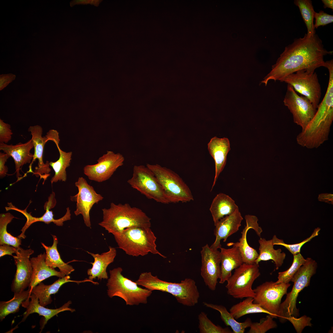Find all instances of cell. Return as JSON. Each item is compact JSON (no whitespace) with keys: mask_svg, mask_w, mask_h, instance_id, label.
<instances>
[{"mask_svg":"<svg viewBox=\"0 0 333 333\" xmlns=\"http://www.w3.org/2000/svg\"><path fill=\"white\" fill-rule=\"evenodd\" d=\"M332 53L333 51H328L324 47L318 35L308 37L306 34L303 38L295 39L285 47L261 83L266 86L269 80L280 81L288 75L300 70L325 67L324 56Z\"/></svg>","mask_w":333,"mask_h":333,"instance_id":"cell-1","label":"cell"},{"mask_svg":"<svg viewBox=\"0 0 333 333\" xmlns=\"http://www.w3.org/2000/svg\"><path fill=\"white\" fill-rule=\"evenodd\" d=\"M102 220L98 224L113 235L135 227H150L151 219L141 209L128 203H110V207L102 209Z\"/></svg>","mask_w":333,"mask_h":333,"instance_id":"cell-2","label":"cell"},{"mask_svg":"<svg viewBox=\"0 0 333 333\" xmlns=\"http://www.w3.org/2000/svg\"><path fill=\"white\" fill-rule=\"evenodd\" d=\"M135 282L151 291L158 290L169 293L178 302L184 306H192L197 304L199 293L195 281L186 278L179 283L171 282L159 279L151 272L142 273Z\"/></svg>","mask_w":333,"mask_h":333,"instance_id":"cell-3","label":"cell"},{"mask_svg":"<svg viewBox=\"0 0 333 333\" xmlns=\"http://www.w3.org/2000/svg\"><path fill=\"white\" fill-rule=\"evenodd\" d=\"M113 235L119 248L129 255L143 256L150 253L166 257L157 249V238L150 227L127 228Z\"/></svg>","mask_w":333,"mask_h":333,"instance_id":"cell-4","label":"cell"},{"mask_svg":"<svg viewBox=\"0 0 333 333\" xmlns=\"http://www.w3.org/2000/svg\"><path fill=\"white\" fill-rule=\"evenodd\" d=\"M122 270L120 267L109 270L110 276L106 284L108 296L120 297L125 301L126 305L146 304L152 291L139 287L135 282L124 276L121 273Z\"/></svg>","mask_w":333,"mask_h":333,"instance_id":"cell-5","label":"cell"},{"mask_svg":"<svg viewBox=\"0 0 333 333\" xmlns=\"http://www.w3.org/2000/svg\"><path fill=\"white\" fill-rule=\"evenodd\" d=\"M317 267L315 261L308 257L294 275L291 281L294 283L292 289L287 294L285 300L280 305L278 318L280 322L284 323L292 316H299L296 306L298 295L304 288L310 285L311 278L315 273Z\"/></svg>","mask_w":333,"mask_h":333,"instance_id":"cell-6","label":"cell"},{"mask_svg":"<svg viewBox=\"0 0 333 333\" xmlns=\"http://www.w3.org/2000/svg\"><path fill=\"white\" fill-rule=\"evenodd\" d=\"M146 166L156 177L169 203H186L194 200L189 187L175 172L158 164L147 163Z\"/></svg>","mask_w":333,"mask_h":333,"instance_id":"cell-7","label":"cell"},{"mask_svg":"<svg viewBox=\"0 0 333 333\" xmlns=\"http://www.w3.org/2000/svg\"><path fill=\"white\" fill-rule=\"evenodd\" d=\"M28 131L31 132L32 135L31 139L34 145V152L32 160L29 166V170L27 173H33L37 177H40V179H43L44 182L50 176L51 171L49 161H47L44 163L43 161L44 146L49 140L53 141L56 145L59 144L60 141L59 133L56 130H50L45 136L43 137V129L38 125L30 126Z\"/></svg>","mask_w":333,"mask_h":333,"instance_id":"cell-8","label":"cell"},{"mask_svg":"<svg viewBox=\"0 0 333 333\" xmlns=\"http://www.w3.org/2000/svg\"><path fill=\"white\" fill-rule=\"evenodd\" d=\"M259 267L255 263H243L235 269L233 274L227 281L225 287L227 294L236 298H254L255 293L252 286L261 274Z\"/></svg>","mask_w":333,"mask_h":333,"instance_id":"cell-9","label":"cell"},{"mask_svg":"<svg viewBox=\"0 0 333 333\" xmlns=\"http://www.w3.org/2000/svg\"><path fill=\"white\" fill-rule=\"evenodd\" d=\"M127 183L148 199L164 204L169 203L156 177L146 166L135 165L132 176Z\"/></svg>","mask_w":333,"mask_h":333,"instance_id":"cell-10","label":"cell"},{"mask_svg":"<svg viewBox=\"0 0 333 333\" xmlns=\"http://www.w3.org/2000/svg\"><path fill=\"white\" fill-rule=\"evenodd\" d=\"M315 69L298 71L286 76L280 81L290 85L294 90L308 99L317 109L321 95V89Z\"/></svg>","mask_w":333,"mask_h":333,"instance_id":"cell-11","label":"cell"},{"mask_svg":"<svg viewBox=\"0 0 333 333\" xmlns=\"http://www.w3.org/2000/svg\"><path fill=\"white\" fill-rule=\"evenodd\" d=\"M289 283L276 284L272 281L265 282L253 289V302L269 312L274 318L278 317L282 298L287 294Z\"/></svg>","mask_w":333,"mask_h":333,"instance_id":"cell-12","label":"cell"},{"mask_svg":"<svg viewBox=\"0 0 333 333\" xmlns=\"http://www.w3.org/2000/svg\"><path fill=\"white\" fill-rule=\"evenodd\" d=\"M283 102L292 114L294 122L302 130L306 127L316 112L317 109L308 99L299 95L288 84Z\"/></svg>","mask_w":333,"mask_h":333,"instance_id":"cell-13","label":"cell"},{"mask_svg":"<svg viewBox=\"0 0 333 333\" xmlns=\"http://www.w3.org/2000/svg\"><path fill=\"white\" fill-rule=\"evenodd\" d=\"M124 160V157L120 153L107 151L97 160V163L85 166L84 173L89 179L101 183L109 179L123 165Z\"/></svg>","mask_w":333,"mask_h":333,"instance_id":"cell-14","label":"cell"},{"mask_svg":"<svg viewBox=\"0 0 333 333\" xmlns=\"http://www.w3.org/2000/svg\"><path fill=\"white\" fill-rule=\"evenodd\" d=\"M78 190V193L70 196L72 201L76 202V208L74 213L77 216L81 214L86 226L91 228L89 213L93 205L102 200L104 198L97 193L93 187L89 185L83 177H79L75 183Z\"/></svg>","mask_w":333,"mask_h":333,"instance_id":"cell-15","label":"cell"},{"mask_svg":"<svg viewBox=\"0 0 333 333\" xmlns=\"http://www.w3.org/2000/svg\"><path fill=\"white\" fill-rule=\"evenodd\" d=\"M200 252L201 276L206 285L214 291L221 274L220 252L207 244L202 247Z\"/></svg>","mask_w":333,"mask_h":333,"instance_id":"cell-16","label":"cell"},{"mask_svg":"<svg viewBox=\"0 0 333 333\" xmlns=\"http://www.w3.org/2000/svg\"><path fill=\"white\" fill-rule=\"evenodd\" d=\"M34 252L31 249H24L19 246L17 248L16 255L13 256L16 266V273L11 285V290L14 293L24 290L30 285L32 268L30 257Z\"/></svg>","mask_w":333,"mask_h":333,"instance_id":"cell-17","label":"cell"},{"mask_svg":"<svg viewBox=\"0 0 333 333\" xmlns=\"http://www.w3.org/2000/svg\"><path fill=\"white\" fill-rule=\"evenodd\" d=\"M245 218L246 225L241 232V236L239 239V242L229 243L227 244V245L230 246L234 245L237 246L241 253L243 263L252 264L255 263V261L258 257L259 254L256 249L248 245L246 239L247 232L250 229H253L257 235L260 237L262 230L259 226L257 223L258 219L256 216L247 215L245 216Z\"/></svg>","mask_w":333,"mask_h":333,"instance_id":"cell-18","label":"cell"},{"mask_svg":"<svg viewBox=\"0 0 333 333\" xmlns=\"http://www.w3.org/2000/svg\"><path fill=\"white\" fill-rule=\"evenodd\" d=\"M243 219L239 209L232 214L220 219L215 224L214 234L216 239L210 247L218 249L221 247L220 241L226 242L228 237L238 231Z\"/></svg>","mask_w":333,"mask_h":333,"instance_id":"cell-19","label":"cell"},{"mask_svg":"<svg viewBox=\"0 0 333 333\" xmlns=\"http://www.w3.org/2000/svg\"><path fill=\"white\" fill-rule=\"evenodd\" d=\"M34 147L31 139L25 143L19 142L15 145L0 143V150L14 159L18 181L22 178L19 173L22 166L27 163H30L32 160L33 154L30 152V151Z\"/></svg>","mask_w":333,"mask_h":333,"instance_id":"cell-20","label":"cell"},{"mask_svg":"<svg viewBox=\"0 0 333 333\" xmlns=\"http://www.w3.org/2000/svg\"><path fill=\"white\" fill-rule=\"evenodd\" d=\"M71 304V301L69 300L58 308H47L40 305L37 297L35 294H31L30 298L24 301L22 304V306L26 308V310L23 314V318L20 322H24L31 314L35 313H38L44 318V321L41 327V330H42L47 321L58 313L65 311H69L71 312L75 311V309L69 307Z\"/></svg>","mask_w":333,"mask_h":333,"instance_id":"cell-21","label":"cell"},{"mask_svg":"<svg viewBox=\"0 0 333 333\" xmlns=\"http://www.w3.org/2000/svg\"><path fill=\"white\" fill-rule=\"evenodd\" d=\"M208 148L215 163V173L212 191L225 166L227 155L231 149L230 142L227 138H219L215 136L208 143Z\"/></svg>","mask_w":333,"mask_h":333,"instance_id":"cell-22","label":"cell"},{"mask_svg":"<svg viewBox=\"0 0 333 333\" xmlns=\"http://www.w3.org/2000/svg\"><path fill=\"white\" fill-rule=\"evenodd\" d=\"M7 204L8 206L5 208L6 211L13 210L18 211L22 213L27 219L25 224L21 230V233L18 236L21 239H24L26 237L24 234L25 231L30 225L35 222H43L47 224L53 222L57 226H63L64 222L71 219L70 210L69 207L67 208L66 212L63 216L58 219H55L54 218L52 211L50 210L49 208L46 209L45 212L42 216L36 217L33 216L31 213H29L27 212V207L25 209L22 210L15 206L11 202L8 203Z\"/></svg>","mask_w":333,"mask_h":333,"instance_id":"cell-23","label":"cell"},{"mask_svg":"<svg viewBox=\"0 0 333 333\" xmlns=\"http://www.w3.org/2000/svg\"><path fill=\"white\" fill-rule=\"evenodd\" d=\"M232 247L226 249L220 247L221 274L219 283L223 284L232 275V272L243 263L242 257L238 248L232 245Z\"/></svg>","mask_w":333,"mask_h":333,"instance_id":"cell-24","label":"cell"},{"mask_svg":"<svg viewBox=\"0 0 333 333\" xmlns=\"http://www.w3.org/2000/svg\"><path fill=\"white\" fill-rule=\"evenodd\" d=\"M88 253L94 259V262L91 263L92 267L87 270V274L89 276L88 279L92 281L97 278L100 280L102 279H108L106 269L108 265L114 261L117 255L116 248L109 246L108 251L100 254Z\"/></svg>","mask_w":333,"mask_h":333,"instance_id":"cell-25","label":"cell"},{"mask_svg":"<svg viewBox=\"0 0 333 333\" xmlns=\"http://www.w3.org/2000/svg\"><path fill=\"white\" fill-rule=\"evenodd\" d=\"M70 277L69 275L65 276L64 277L60 278L52 284L45 285L41 282L37 285L31 288V294H35L38 298L40 305L43 306L51 304L52 300L51 295L57 293L60 288L64 284L68 282H74L79 284L82 282H89L93 284L95 282L92 281L88 279L81 281H75L70 280Z\"/></svg>","mask_w":333,"mask_h":333,"instance_id":"cell-26","label":"cell"},{"mask_svg":"<svg viewBox=\"0 0 333 333\" xmlns=\"http://www.w3.org/2000/svg\"><path fill=\"white\" fill-rule=\"evenodd\" d=\"M46 253H41L30 260L32 268L31 281L29 288H32L45 279L52 276L62 278L66 275L48 266L45 262Z\"/></svg>","mask_w":333,"mask_h":333,"instance_id":"cell-27","label":"cell"},{"mask_svg":"<svg viewBox=\"0 0 333 333\" xmlns=\"http://www.w3.org/2000/svg\"><path fill=\"white\" fill-rule=\"evenodd\" d=\"M238 209V206L230 197L221 193L214 198L209 210L215 224L224 216L232 214Z\"/></svg>","mask_w":333,"mask_h":333,"instance_id":"cell-28","label":"cell"},{"mask_svg":"<svg viewBox=\"0 0 333 333\" xmlns=\"http://www.w3.org/2000/svg\"><path fill=\"white\" fill-rule=\"evenodd\" d=\"M259 244V254L255 263L259 265L261 261L272 260L275 265L276 269L278 270L283 263L286 254L282 252L280 249H275L272 239L267 240L260 238L258 240Z\"/></svg>","mask_w":333,"mask_h":333,"instance_id":"cell-29","label":"cell"},{"mask_svg":"<svg viewBox=\"0 0 333 333\" xmlns=\"http://www.w3.org/2000/svg\"><path fill=\"white\" fill-rule=\"evenodd\" d=\"M52 236L53 243L51 246H48L41 243L46 251V263L48 266L53 268H58L60 271L66 276L68 275L74 270V269L72 265L65 263L62 260L57 249L58 238L55 235H52Z\"/></svg>","mask_w":333,"mask_h":333,"instance_id":"cell-30","label":"cell"},{"mask_svg":"<svg viewBox=\"0 0 333 333\" xmlns=\"http://www.w3.org/2000/svg\"><path fill=\"white\" fill-rule=\"evenodd\" d=\"M206 307L219 312L220 317L225 324L230 326L234 333H244L245 329L250 327L252 322L250 318L247 319L243 322L236 321L231 314L228 311L226 308L223 306L214 304L203 302Z\"/></svg>","mask_w":333,"mask_h":333,"instance_id":"cell-31","label":"cell"},{"mask_svg":"<svg viewBox=\"0 0 333 333\" xmlns=\"http://www.w3.org/2000/svg\"><path fill=\"white\" fill-rule=\"evenodd\" d=\"M31 294V288L27 290L14 293L12 298L7 301L0 302V319L2 321L5 317L10 314L18 312L22 303L30 298Z\"/></svg>","mask_w":333,"mask_h":333,"instance_id":"cell-32","label":"cell"},{"mask_svg":"<svg viewBox=\"0 0 333 333\" xmlns=\"http://www.w3.org/2000/svg\"><path fill=\"white\" fill-rule=\"evenodd\" d=\"M59 152V159L55 162H49L51 166L55 172L54 176L51 178V184L58 181L65 182L67 180L66 169L70 165L72 160V152H66L62 150L59 145H56Z\"/></svg>","mask_w":333,"mask_h":333,"instance_id":"cell-33","label":"cell"},{"mask_svg":"<svg viewBox=\"0 0 333 333\" xmlns=\"http://www.w3.org/2000/svg\"><path fill=\"white\" fill-rule=\"evenodd\" d=\"M253 298H246L243 301L232 306L229 310L230 312L235 319L250 314L265 313L270 315L269 312L260 306L253 303Z\"/></svg>","mask_w":333,"mask_h":333,"instance_id":"cell-34","label":"cell"},{"mask_svg":"<svg viewBox=\"0 0 333 333\" xmlns=\"http://www.w3.org/2000/svg\"><path fill=\"white\" fill-rule=\"evenodd\" d=\"M295 5L298 7L304 21L307 29L308 37L313 36L315 34L313 20L314 11L312 2L310 0H295Z\"/></svg>","mask_w":333,"mask_h":333,"instance_id":"cell-35","label":"cell"},{"mask_svg":"<svg viewBox=\"0 0 333 333\" xmlns=\"http://www.w3.org/2000/svg\"><path fill=\"white\" fill-rule=\"evenodd\" d=\"M14 218V216L9 212L0 215V245L7 244L17 248L21 244V239L12 236L7 231V225Z\"/></svg>","mask_w":333,"mask_h":333,"instance_id":"cell-36","label":"cell"},{"mask_svg":"<svg viewBox=\"0 0 333 333\" xmlns=\"http://www.w3.org/2000/svg\"><path fill=\"white\" fill-rule=\"evenodd\" d=\"M294 259L290 267L287 270L278 273V280L276 284L281 283H289L300 267L306 262L305 259L300 253L293 255Z\"/></svg>","mask_w":333,"mask_h":333,"instance_id":"cell-37","label":"cell"},{"mask_svg":"<svg viewBox=\"0 0 333 333\" xmlns=\"http://www.w3.org/2000/svg\"><path fill=\"white\" fill-rule=\"evenodd\" d=\"M199 328L200 333H232L228 328H223L214 324L207 314L201 312L198 315Z\"/></svg>","mask_w":333,"mask_h":333,"instance_id":"cell-38","label":"cell"},{"mask_svg":"<svg viewBox=\"0 0 333 333\" xmlns=\"http://www.w3.org/2000/svg\"><path fill=\"white\" fill-rule=\"evenodd\" d=\"M320 228L318 227L315 228L311 235L301 242L292 244H289L285 243L283 240L277 237L275 235L272 239L274 245H280L284 246L293 255L300 253L301 249L302 246L306 243L310 241L313 238L318 235Z\"/></svg>","mask_w":333,"mask_h":333,"instance_id":"cell-39","label":"cell"},{"mask_svg":"<svg viewBox=\"0 0 333 333\" xmlns=\"http://www.w3.org/2000/svg\"><path fill=\"white\" fill-rule=\"evenodd\" d=\"M273 317L269 314L265 318L261 319L259 322H252L248 331V333H265L268 330L277 327Z\"/></svg>","mask_w":333,"mask_h":333,"instance_id":"cell-40","label":"cell"},{"mask_svg":"<svg viewBox=\"0 0 333 333\" xmlns=\"http://www.w3.org/2000/svg\"><path fill=\"white\" fill-rule=\"evenodd\" d=\"M314 18L315 19L314 24L315 28H317L319 26H324L333 22V15L322 10L318 13L315 12Z\"/></svg>","mask_w":333,"mask_h":333,"instance_id":"cell-41","label":"cell"},{"mask_svg":"<svg viewBox=\"0 0 333 333\" xmlns=\"http://www.w3.org/2000/svg\"><path fill=\"white\" fill-rule=\"evenodd\" d=\"M13 133L10 125L0 119V143H7L12 138Z\"/></svg>","mask_w":333,"mask_h":333,"instance_id":"cell-42","label":"cell"},{"mask_svg":"<svg viewBox=\"0 0 333 333\" xmlns=\"http://www.w3.org/2000/svg\"><path fill=\"white\" fill-rule=\"evenodd\" d=\"M8 154L3 152H0V177H4L8 171V168L5 165L7 159L10 157Z\"/></svg>","mask_w":333,"mask_h":333,"instance_id":"cell-43","label":"cell"},{"mask_svg":"<svg viewBox=\"0 0 333 333\" xmlns=\"http://www.w3.org/2000/svg\"><path fill=\"white\" fill-rule=\"evenodd\" d=\"M16 76L12 73L0 75V90H2L8 84L14 80Z\"/></svg>","mask_w":333,"mask_h":333,"instance_id":"cell-44","label":"cell"},{"mask_svg":"<svg viewBox=\"0 0 333 333\" xmlns=\"http://www.w3.org/2000/svg\"><path fill=\"white\" fill-rule=\"evenodd\" d=\"M7 244H4L0 246V257L5 255H12L13 253H16L17 248Z\"/></svg>","mask_w":333,"mask_h":333,"instance_id":"cell-45","label":"cell"},{"mask_svg":"<svg viewBox=\"0 0 333 333\" xmlns=\"http://www.w3.org/2000/svg\"><path fill=\"white\" fill-rule=\"evenodd\" d=\"M55 193L52 192L48 198V201L45 203L44 205V209L49 208L50 209L54 208L56 205V201L55 198Z\"/></svg>","mask_w":333,"mask_h":333,"instance_id":"cell-46","label":"cell"},{"mask_svg":"<svg viewBox=\"0 0 333 333\" xmlns=\"http://www.w3.org/2000/svg\"><path fill=\"white\" fill-rule=\"evenodd\" d=\"M333 197L332 194L324 193L319 195L318 199L319 201L333 204Z\"/></svg>","mask_w":333,"mask_h":333,"instance_id":"cell-47","label":"cell"},{"mask_svg":"<svg viewBox=\"0 0 333 333\" xmlns=\"http://www.w3.org/2000/svg\"><path fill=\"white\" fill-rule=\"evenodd\" d=\"M322 1L323 3L324 8H329L333 10V0H322Z\"/></svg>","mask_w":333,"mask_h":333,"instance_id":"cell-48","label":"cell"}]
</instances>
